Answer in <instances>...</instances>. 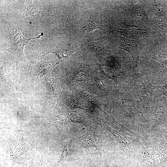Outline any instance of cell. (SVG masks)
<instances>
[{
	"label": "cell",
	"mask_w": 167,
	"mask_h": 167,
	"mask_svg": "<svg viewBox=\"0 0 167 167\" xmlns=\"http://www.w3.org/2000/svg\"><path fill=\"white\" fill-rule=\"evenodd\" d=\"M94 121L110 132L114 136L118 146L126 156L128 157H130L131 146L134 143L138 141L139 137L126 136L109 127L104 121L98 118L94 119Z\"/></svg>",
	"instance_id": "cell-5"
},
{
	"label": "cell",
	"mask_w": 167,
	"mask_h": 167,
	"mask_svg": "<svg viewBox=\"0 0 167 167\" xmlns=\"http://www.w3.org/2000/svg\"><path fill=\"white\" fill-rule=\"evenodd\" d=\"M22 167H27V162L26 159H25Z\"/></svg>",
	"instance_id": "cell-27"
},
{
	"label": "cell",
	"mask_w": 167,
	"mask_h": 167,
	"mask_svg": "<svg viewBox=\"0 0 167 167\" xmlns=\"http://www.w3.org/2000/svg\"><path fill=\"white\" fill-rule=\"evenodd\" d=\"M71 148L70 143H66L63 148L60 159L57 163V166L71 158Z\"/></svg>",
	"instance_id": "cell-17"
},
{
	"label": "cell",
	"mask_w": 167,
	"mask_h": 167,
	"mask_svg": "<svg viewBox=\"0 0 167 167\" xmlns=\"http://www.w3.org/2000/svg\"><path fill=\"white\" fill-rule=\"evenodd\" d=\"M22 8L26 16L28 15H31L36 19L42 23V19L40 16L41 11L37 10L31 2L28 1H24L22 5Z\"/></svg>",
	"instance_id": "cell-15"
},
{
	"label": "cell",
	"mask_w": 167,
	"mask_h": 167,
	"mask_svg": "<svg viewBox=\"0 0 167 167\" xmlns=\"http://www.w3.org/2000/svg\"></svg>",
	"instance_id": "cell-29"
},
{
	"label": "cell",
	"mask_w": 167,
	"mask_h": 167,
	"mask_svg": "<svg viewBox=\"0 0 167 167\" xmlns=\"http://www.w3.org/2000/svg\"><path fill=\"white\" fill-rule=\"evenodd\" d=\"M121 49L127 51L132 57L139 68L141 67L142 62L138 52L137 45L133 40L124 38L120 40Z\"/></svg>",
	"instance_id": "cell-10"
},
{
	"label": "cell",
	"mask_w": 167,
	"mask_h": 167,
	"mask_svg": "<svg viewBox=\"0 0 167 167\" xmlns=\"http://www.w3.org/2000/svg\"><path fill=\"white\" fill-rule=\"evenodd\" d=\"M158 87L161 88L163 94L167 96V74H164L161 78Z\"/></svg>",
	"instance_id": "cell-22"
},
{
	"label": "cell",
	"mask_w": 167,
	"mask_h": 167,
	"mask_svg": "<svg viewBox=\"0 0 167 167\" xmlns=\"http://www.w3.org/2000/svg\"><path fill=\"white\" fill-rule=\"evenodd\" d=\"M167 118V101L163 98L156 102L154 110L147 123V128L152 131Z\"/></svg>",
	"instance_id": "cell-7"
},
{
	"label": "cell",
	"mask_w": 167,
	"mask_h": 167,
	"mask_svg": "<svg viewBox=\"0 0 167 167\" xmlns=\"http://www.w3.org/2000/svg\"><path fill=\"white\" fill-rule=\"evenodd\" d=\"M62 100L63 105L67 109H73L78 108L87 109L78 98L69 93L65 94L62 97Z\"/></svg>",
	"instance_id": "cell-13"
},
{
	"label": "cell",
	"mask_w": 167,
	"mask_h": 167,
	"mask_svg": "<svg viewBox=\"0 0 167 167\" xmlns=\"http://www.w3.org/2000/svg\"><path fill=\"white\" fill-rule=\"evenodd\" d=\"M53 121L54 125L58 129L67 123V119L66 116L61 113L56 115L54 118Z\"/></svg>",
	"instance_id": "cell-20"
},
{
	"label": "cell",
	"mask_w": 167,
	"mask_h": 167,
	"mask_svg": "<svg viewBox=\"0 0 167 167\" xmlns=\"http://www.w3.org/2000/svg\"><path fill=\"white\" fill-rule=\"evenodd\" d=\"M135 82L136 90L143 110L146 113H153L159 90L150 84L146 76L142 74L137 76Z\"/></svg>",
	"instance_id": "cell-1"
},
{
	"label": "cell",
	"mask_w": 167,
	"mask_h": 167,
	"mask_svg": "<svg viewBox=\"0 0 167 167\" xmlns=\"http://www.w3.org/2000/svg\"><path fill=\"white\" fill-rule=\"evenodd\" d=\"M69 119L72 122L85 126L88 125L89 124L87 118L82 113L76 111H72L70 112Z\"/></svg>",
	"instance_id": "cell-16"
},
{
	"label": "cell",
	"mask_w": 167,
	"mask_h": 167,
	"mask_svg": "<svg viewBox=\"0 0 167 167\" xmlns=\"http://www.w3.org/2000/svg\"><path fill=\"white\" fill-rule=\"evenodd\" d=\"M81 144L84 148L88 150L94 147L98 150L100 156L101 155V147L94 128L91 126L87 132L79 138Z\"/></svg>",
	"instance_id": "cell-9"
},
{
	"label": "cell",
	"mask_w": 167,
	"mask_h": 167,
	"mask_svg": "<svg viewBox=\"0 0 167 167\" xmlns=\"http://www.w3.org/2000/svg\"><path fill=\"white\" fill-rule=\"evenodd\" d=\"M121 167L119 166V167Z\"/></svg>",
	"instance_id": "cell-28"
},
{
	"label": "cell",
	"mask_w": 167,
	"mask_h": 167,
	"mask_svg": "<svg viewBox=\"0 0 167 167\" xmlns=\"http://www.w3.org/2000/svg\"><path fill=\"white\" fill-rule=\"evenodd\" d=\"M100 28L99 26L96 24L92 22L87 24L85 27V29L86 31L88 32Z\"/></svg>",
	"instance_id": "cell-23"
},
{
	"label": "cell",
	"mask_w": 167,
	"mask_h": 167,
	"mask_svg": "<svg viewBox=\"0 0 167 167\" xmlns=\"http://www.w3.org/2000/svg\"><path fill=\"white\" fill-rule=\"evenodd\" d=\"M118 31L126 37L130 39L147 36L148 34L145 30L134 25L128 26L123 29H118Z\"/></svg>",
	"instance_id": "cell-12"
},
{
	"label": "cell",
	"mask_w": 167,
	"mask_h": 167,
	"mask_svg": "<svg viewBox=\"0 0 167 167\" xmlns=\"http://www.w3.org/2000/svg\"><path fill=\"white\" fill-rule=\"evenodd\" d=\"M138 141L142 149L140 159L142 167H158V156L150 139L141 136L139 137Z\"/></svg>",
	"instance_id": "cell-4"
},
{
	"label": "cell",
	"mask_w": 167,
	"mask_h": 167,
	"mask_svg": "<svg viewBox=\"0 0 167 167\" xmlns=\"http://www.w3.org/2000/svg\"><path fill=\"white\" fill-rule=\"evenodd\" d=\"M43 82L45 85L48 95L55 97L59 94L60 89L58 79L55 74L52 72Z\"/></svg>",
	"instance_id": "cell-11"
},
{
	"label": "cell",
	"mask_w": 167,
	"mask_h": 167,
	"mask_svg": "<svg viewBox=\"0 0 167 167\" xmlns=\"http://www.w3.org/2000/svg\"><path fill=\"white\" fill-rule=\"evenodd\" d=\"M92 49L93 50L95 51L98 53L102 52L105 51L104 49L103 46L101 45H95V46H92Z\"/></svg>",
	"instance_id": "cell-24"
},
{
	"label": "cell",
	"mask_w": 167,
	"mask_h": 167,
	"mask_svg": "<svg viewBox=\"0 0 167 167\" xmlns=\"http://www.w3.org/2000/svg\"><path fill=\"white\" fill-rule=\"evenodd\" d=\"M9 147L10 160L12 161V167L17 164L19 157L29 149V146L26 140L18 135L9 133L6 136Z\"/></svg>",
	"instance_id": "cell-3"
},
{
	"label": "cell",
	"mask_w": 167,
	"mask_h": 167,
	"mask_svg": "<svg viewBox=\"0 0 167 167\" xmlns=\"http://www.w3.org/2000/svg\"><path fill=\"white\" fill-rule=\"evenodd\" d=\"M101 163L103 167H111L108 165L105 159L103 160Z\"/></svg>",
	"instance_id": "cell-26"
},
{
	"label": "cell",
	"mask_w": 167,
	"mask_h": 167,
	"mask_svg": "<svg viewBox=\"0 0 167 167\" xmlns=\"http://www.w3.org/2000/svg\"><path fill=\"white\" fill-rule=\"evenodd\" d=\"M161 132L165 139L167 142V131L163 128L161 130Z\"/></svg>",
	"instance_id": "cell-25"
},
{
	"label": "cell",
	"mask_w": 167,
	"mask_h": 167,
	"mask_svg": "<svg viewBox=\"0 0 167 167\" xmlns=\"http://www.w3.org/2000/svg\"><path fill=\"white\" fill-rule=\"evenodd\" d=\"M0 79L8 84L11 88L14 90H16L17 88L15 84V78L14 76L11 74L6 75L3 70V67L0 68Z\"/></svg>",
	"instance_id": "cell-19"
},
{
	"label": "cell",
	"mask_w": 167,
	"mask_h": 167,
	"mask_svg": "<svg viewBox=\"0 0 167 167\" xmlns=\"http://www.w3.org/2000/svg\"><path fill=\"white\" fill-rule=\"evenodd\" d=\"M155 59L167 65V47L165 44L157 49L150 53L146 57Z\"/></svg>",
	"instance_id": "cell-14"
},
{
	"label": "cell",
	"mask_w": 167,
	"mask_h": 167,
	"mask_svg": "<svg viewBox=\"0 0 167 167\" xmlns=\"http://www.w3.org/2000/svg\"><path fill=\"white\" fill-rule=\"evenodd\" d=\"M120 104L122 113L126 116L133 118L138 120L140 119L142 106L137 101L135 100L129 93L122 92Z\"/></svg>",
	"instance_id": "cell-6"
},
{
	"label": "cell",
	"mask_w": 167,
	"mask_h": 167,
	"mask_svg": "<svg viewBox=\"0 0 167 167\" xmlns=\"http://www.w3.org/2000/svg\"><path fill=\"white\" fill-rule=\"evenodd\" d=\"M78 51L71 50L66 49L62 48L58 50L53 51L49 53L55 54L60 59L63 58H69L71 55L73 53Z\"/></svg>",
	"instance_id": "cell-21"
},
{
	"label": "cell",
	"mask_w": 167,
	"mask_h": 167,
	"mask_svg": "<svg viewBox=\"0 0 167 167\" xmlns=\"http://www.w3.org/2000/svg\"><path fill=\"white\" fill-rule=\"evenodd\" d=\"M59 59L49 61L41 59L36 66L31 67L30 73L37 78H41L46 74L51 73L54 67L59 64Z\"/></svg>",
	"instance_id": "cell-8"
},
{
	"label": "cell",
	"mask_w": 167,
	"mask_h": 167,
	"mask_svg": "<svg viewBox=\"0 0 167 167\" xmlns=\"http://www.w3.org/2000/svg\"><path fill=\"white\" fill-rule=\"evenodd\" d=\"M81 95L84 99L91 105L102 111L101 108V104L99 101L90 93L87 91L80 92Z\"/></svg>",
	"instance_id": "cell-18"
},
{
	"label": "cell",
	"mask_w": 167,
	"mask_h": 167,
	"mask_svg": "<svg viewBox=\"0 0 167 167\" xmlns=\"http://www.w3.org/2000/svg\"><path fill=\"white\" fill-rule=\"evenodd\" d=\"M42 35L41 34L37 37L28 39L25 38L20 32L15 35L10 47L7 50L10 53L11 58L16 63L17 71L21 68H25L29 64L24 56V46L30 40L41 38Z\"/></svg>",
	"instance_id": "cell-2"
}]
</instances>
